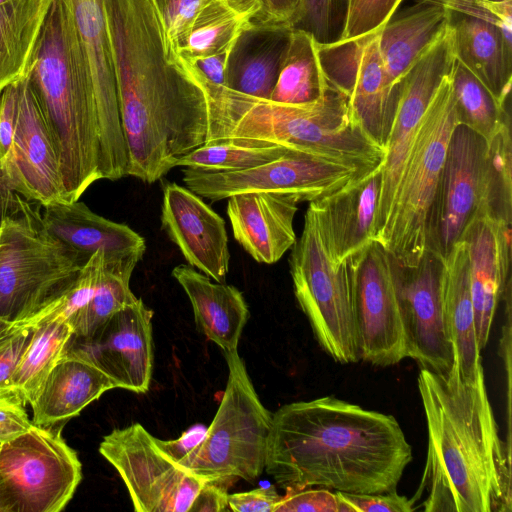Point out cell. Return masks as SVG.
<instances>
[{"instance_id":"11","label":"cell","mask_w":512,"mask_h":512,"mask_svg":"<svg viewBox=\"0 0 512 512\" xmlns=\"http://www.w3.org/2000/svg\"><path fill=\"white\" fill-rule=\"evenodd\" d=\"M99 452L122 478L136 512H188L204 482L139 423L104 436Z\"/></svg>"},{"instance_id":"28","label":"cell","mask_w":512,"mask_h":512,"mask_svg":"<svg viewBox=\"0 0 512 512\" xmlns=\"http://www.w3.org/2000/svg\"><path fill=\"white\" fill-rule=\"evenodd\" d=\"M172 276L188 296L197 328L223 352L238 350V343L249 318L242 292L233 285L212 282L194 267L180 264Z\"/></svg>"},{"instance_id":"46","label":"cell","mask_w":512,"mask_h":512,"mask_svg":"<svg viewBox=\"0 0 512 512\" xmlns=\"http://www.w3.org/2000/svg\"><path fill=\"white\" fill-rule=\"evenodd\" d=\"M25 406L26 403L15 389L0 390L1 443L14 439L33 426Z\"/></svg>"},{"instance_id":"22","label":"cell","mask_w":512,"mask_h":512,"mask_svg":"<svg viewBox=\"0 0 512 512\" xmlns=\"http://www.w3.org/2000/svg\"><path fill=\"white\" fill-rule=\"evenodd\" d=\"M382 165L329 195L309 202L335 263L352 260L374 241Z\"/></svg>"},{"instance_id":"47","label":"cell","mask_w":512,"mask_h":512,"mask_svg":"<svg viewBox=\"0 0 512 512\" xmlns=\"http://www.w3.org/2000/svg\"><path fill=\"white\" fill-rule=\"evenodd\" d=\"M18 80L0 93V164L7 157L16 128L18 115Z\"/></svg>"},{"instance_id":"37","label":"cell","mask_w":512,"mask_h":512,"mask_svg":"<svg viewBox=\"0 0 512 512\" xmlns=\"http://www.w3.org/2000/svg\"><path fill=\"white\" fill-rule=\"evenodd\" d=\"M459 124L490 140L510 121L508 103H501L466 67L455 60L451 74Z\"/></svg>"},{"instance_id":"29","label":"cell","mask_w":512,"mask_h":512,"mask_svg":"<svg viewBox=\"0 0 512 512\" xmlns=\"http://www.w3.org/2000/svg\"><path fill=\"white\" fill-rule=\"evenodd\" d=\"M441 261L443 307L453 347V364L464 379L473 380L483 366L475 330L465 241L459 239Z\"/></svg>"},{"instance_id":"12","label":"cell","mask_w":512,"mask_h":512,"mask_svg":"<svg viewBox=\"0 0 512 512\" xmlns=\"http://www.w3.org/2000/svg\"><path fill=\"white\" fill-rule=\"evenodd\" d=\"M351 261L359 360L387 367L407 358L397 295L398 264L376 241Z\"/></svg>"},{"instance_id":"42","label":"cell","mask_w":512,"mask_h":512,"mask_svg":"<svg viewBox=\"0 0 512 512\" xmlns=\"http://www.w3.org/2000/svg\"><path fill=\"white\" fill-rule=\"evenodd\" d=\"M344 24L339 40L356 39L380 31L403 0H342Z\"/></svg>"},{"instance_id":"19","label":"cell","mask_w":512,"mask_h":512,"mask_svg":"<svg viewBox=\"0 0 512 512\" xmlns=\"http://www.w3.org/2000/svg\"><path fill=\"white\" fill-rule=\"evenodd\" d=\"M441 269V259L427 251L415 267L398 265L396 286L407 358L421 368L444 373L451 369L454 353L443 307Z\"/></svg>"},{"instance_id":"40","label":"cell","mask_w":512,"mask_h":512,"mask_svg":"<svg viewBox=\"0 0 512 512\" xmlns=\"http://www.w3.org/2000/svg\"><path fill=\"white\" fill-rule=\"evenodd\" d=\"M207 0H150L159 22L163 51L171 64L183 48L200 7Z\"/></svg>"},{"instance_id":"8","label":"cell","mask_w":512,"mask_h":512,"mask_svg":"<svg viewBox=\"0 0 512 512\" xmlns=\"http://www.w3.org/2000/svg\"><path fill=\"white\" fill-rule=\"evenodd\" d=\"M228 379L201 441L178 463L203 481L244 479L265 470L272 413L258 397L238 350L224 352Z\"/></svg>"},{"instance_id":"39","label":"cell","mask_w":512,"mask_h":512,"mask_svg":"<svg viewBox=\"0 0 512 512\" xmlns=\"http://www.w3.org/2000/svg\"><path fill=\"white\" fill-rule=\"evenodd\" d=\"M289 30L290 27L272 29L263 49L246 56L237 68H228L225 86L250 96L269 99L288 42Z\"/></svg>"},{"instance_id":"43","label":"cell","mask_w":512,"mask_h":512,"mask_svg":"<svg viewBox=\"0 0 512 512\" xmlns=\"http://www.w3.org/2000/svg\"><path fill=\"white\" fill-rule=\"evenodd\" d=\"M445 9L472 16L498 26L512 41V0H423Z\"/></svg>"},{"instance_id":"41","label":"cell","mask_w":512,"mask_h":512,"mask_svg":"<svg viewBox=\"0 0 512 512\" xmlns=\"http://www.w3.org/2000/svg\"><path fill=\"white\" fill-rule=\"evenodd\" d=\"M344 13L342 0H301L291 28L308 32L320 44L336 42L343 31Z\"/></svg>"},{"instance_id":"35","label":"cell","mask_w":512,"mask_h":512,"mask_svg":"<svg viewBox=\"0 0 512 512\" xmlns=\"http://www.w3.org/2000/svg\"><path fill=\"white\" fill-rule=\"evenodd\" d=\"M105 257V256H104ZM141 259L107 260L92 297L67 322L73 337L83 338L124 306L137 300L130 289L133 270Z\"/></svg>"},{"instance_id":"16","label":"cell","mask_w":512,"mask_h":512,"mask_svg":"<svg viewBox=\"0 0 512 512\" xmlns=\"http://www.w3.org/2000/svg\"><path fill=\"white\" fill-rule=\"evenodd\" d=\"M76 29L86 77L101 131L104 179L128 176V153L121 126L113 60L102 0H64Z\"/></svg>"},{"instance_id":"32","label":"cell","mask_w":512,"mask_h":512,"mask_svg":"<svg viewBox=\"0 0 512 512\" xmlns=\"http://www.w3.org/2000/svg\"><path fill=\"white\" fill-rule=\"evenodd\" d=\"M53 0L0 5V93L24 76Z\"/></svg>"},{"instance_id":"48","label":"cell","mask_w":512,"mask_h":512,"mask_svg":"<svg viewBox=\"0 0 512 512\" xmlns=\"http://www.w3.org/2000/svg\"><path fill=\"white\" fill-rule=\"evenodd\" d=\"M281 496L272 485L229 494L228 504L234 512H274Z\"/></svg>"},{"instance_id":"20","label":"cell","mask_w":512,"mask_h":512,"mask_svg":"<svg viewBox=\"0 0 512 512\" xmlns=\"http://www.w3.org/2000/svg\"><path fill=\"white\" fill-rule=\"evenodd\" d=\"M16 128L0 180L40 206L66 202L57 151L27 73L18 79Z\"/></svg>"},{"instance_id":"45","label":"cell","mask_w":512,"mask_h":512,"mask_svg":"<svg viewBox=\"0 0 512 512\" xmlns=\"http://www.w3.org/2000/svg\"><path fill=\"white\" fill-rule=\"evenodd\" d=\"M336 492V491H335ZM341 512H412L415 501L396 490L377 494L336 492Z\"/></svg>"},{"instance_id":"21","label":"cell","mask_w":512,"mask_h":512,"mask_svg":"<svg viewBox=\"0 0 512 512\" xmlns=\"http://www.w3.org/2000/svg\"><path fill=\"white\" fill-rule=\"evenodd\" d=\"M161 225L190 266L223 283L230 252L224 219L202 197L174 182L163 186Z\"/></svg>"},{"instance_id":"33","label":"cell","mask_w":512,"mask_h":512,"mask_svg":"<svg viewBox=\"0 0 512 512\" xmlns=\"http://www.w3.org/2000/svg\"><path fill=\"white\" fill-rule=\"evenodd\" d=\"M317 51L308 32L290 28L270 100L286 104L310 103L329 89Z\"/></svg>"},{"instance_id":"36","label":"cell","mask_w":512,"mask_h":512,"mask_svg":"<svg viewBox=\"0 0 512 512\" xmlns=\"http://www.w3.org/2000/svg\"><path fill=\"white\" fill-rule=\"evenodd\" d=\"M289 150L247 138H220L204 143L180 158L177 166L209 173L245 170L263 165Z\"/></svg>"},{"instance_id":"6","label":"cell","mask_w":512,"mask_h":512,"mask_svg":"<svg viewBox=\"0 0 512 512\" xmlns=\"http://www.w3.org/2000/svg\"><path fill=\"white\" fill-rule=\"evenodd\" d=\"M88 260L48 233L38 207L0 180V320L37 316Z\"/></svg>"},{"instance_id":"26","label":"cell","mask_w":512,"mask_h":512,"mask_svg":"<svg viewBox=\"0 0 512 512\" xmlns=\"http://www.w3.org/2000/svg\"><path fill=\"white\" fill-rule=\"evenodd\" d=\"M114 388V381L98 367L65 349L30 404L32 423L41 427L64 425Z\"/></svg>"},{"instance_id":"1","label":"cell","mask_w":512,"mask_h":512,"mask_svg":"<svg viewBox=\"0 0 512 512\" xmlns=\"http://www.w3.org/2000/svg\"><path fill=\"white\" fill-rule=\"evenodd\" d=\"M128 176L154 183L207 139L201 92L164 55L150 0H102Z\"/></svg>"},{"instance_id":"53","label":"cell","mask_w":512,"mask_h":512,"mask_svg":"<svg viewBox=\"0 0 512 512\" xmlns=\"http://www.w3.org/2000/svg\"><path fill=\"white\" fill-rule=\"evenodd\" d=\"M12 324H14V323H8V322L0 320V332Z\"/></svg>"},{"instance_id":"23","label":"cell","mask_w":512,"mask_h":512,"mask_svg":"<svg viewBox=\"0 0 512 512\" xmlns=\"http://www.w3.org/2000/svg\"><path fill=\"white\" fill-rule=\"evenodd\" d=\"M460 239L468 248L475 330L482 350L488 343L498 303L510 284L511 225L477 215Z\"/></svg>"},{"instance_id":"2","label":"cell","mask_w":512,"mask_h":512,"mask_svg":"<svg viewBox=\"0 0 512 512\" xmlns=\"http://www.w3.org/2000/svg\"><path fill=\"white\" fill-rule=\"evenodd\" d=\"M411 460L392 415L334 396L292 402L272 414L265 470L283 489L385 493L396 490Z\"/></svg>"},{"instance_id":"4","label":"cell","mask_w":512,"mask_h":512,"mask_svg":"<svg viewBox=\"0 0 512 512\" xmlns=\"http://www.w3.org/2000/svg\"><path fill=\"white\" fill-rule=\"evenodd\" d=\"M174 67L203 96L208 123L206 142L220 138L256 139L362 170H372L384 162L385 149L353 122L348 97L330 84L314 102L286 104L216 84L182 58Z\"/></svg>"},{"instance_id":"13","label":"cell","mask_w":512,"mask_h":512,"mask_svg":"<svg viewBox=\"0 0 512 512\" xmlns=\"http://www.w3.org/2000/svg\"><path fill=\"white\" fill-rule=\"evenodd\" d=\"M368 171L290 151L245 170L209 173L184 168L182 172L186 187L212 202L248 192L290 194L311 202Z\"/></svg>"},{"instance_id":"10","label":"cell","mask_w":512,"mask_h":512,"mask_svg":"<svg viewBox=\"0 0 512 512\" xmlns=\"http://www.w3.org/2000/svg\"><path fill=\"white\" fill-rule=\"evenodd\" d=\"M63 425H34L1 443L0 474L10 488L17 512H60L82 479L78 455L61 435Z\"/></svg>"},{"instance_id":"5","label":"cell","mask_w":512,"mask_h":512,"mask_svg":"<svg viewBox=\"0 0 512 512\" xmlns=\"http://www.w3.org/2000/svg\"><path fill=\"white\" fill-rule=\"evenodd\" d=\"M52 136L66 202L104 179L102 141L70 10L53 0L27 71Z\"/></svg>"},{"instance_id":"34","label":"cell","mask_w":512,"mask_h":512,"mask_svg":"<svg viewBox=\"0 0 512 512\" xmlns=\"http://www.w3.org/2000/svg\"><path fill=\"white\" fill-rule=\"evenodd\" d=\"M72 336L67 320L52 311L35 325L13 375V386L26 405L33 402Z\"/></svg>"},{"instance_id":"14","label":"cell","mask_w":512,"mask_h":512,"mask_svg":"<svg viewBox=\"0 0 512 512\" xmlns=\"http://www.w3.org/2000/svg\"><path fill=\"white\" fill-rule=\"evenodd\" d=\"M379 32L356 39L317 43V51L328 83L348 97L353 122L384 148L398 85L392 86L386 74L379 50Z\"/></svg>"},{"instance_id":"54","label":"cell","mask_w":512,"mask_h":512,"mask_svg":"<svg viewBox=\"0 0 512 512\" xmlns=\"http://www.w3.org/2000/svg\"><path fill=\"white\" fill-rule=\"evenodd\" d=\"M7 1H9V0H0V5L6 3Z\"/></svg>"},{"instance_id":"18","label":"cell","mask_w":512,"mask_h":512,"mask_svg":"<svg viewBox=\"0 0 512 512\" xmlns=\"http://www.w3.org/2000/svg\"><path fill=\"white\" fill-rule=\"evenodd\" d=\"M152 318L153 311L137 298L89 336H72L66 349L98 367L117 388L145 393L153 371Z\"/></svg>"},{"instance_id":"50","label":"cell","mask_w":512,"mask_h":512,"mask_svg":"<svg viewBox=\"0 0 512 512\" xmlns=\"http://www.w3.org/2000/svg\"><path fill=\"white\" fill-rule=\"evenodd\" d=\"M301 0H261L263 8L257 20L259 29L290 27Z\"/></svg>"},{"instance_id":"25","label":"cell","mask_w":512,"mask_h":512,"mask_svg":"<svg viewBox=\"0 0 512 512\" xmlns=\"http://www.w3.org/2000/svg\"><path fill=\"white\" fill-rule=\"evenodd\" d=\"M48 233L86 258L103 252L107 260L142 259L145 240L126 224L94 213L85 203L60 202L43 207Z\"/></svg>"},{"instance_id":"27","label":"cell","mask_w":512,"mask_h":512,"mask_svg":"<svg viewBox=\"0 0 512 512\" xmlns=\"http://www.w3.org/2000/svg\"><path fill=\"white\" fill-rule=\"evenodd\" d=\"M447 11L455 60L466 67L501 103L509 102L512 41L490 22Z\"/></svg>"},{"instance_id":"7","label":"cell","mask_w":512,"mask_h":512,"mask_svg":"<svg viewBox=\"0 0 512 512\" xmlns=\"http://www.w3.org/2000/svg\"><path fill=\"white\" fill-rule=\"evenodd\" d=\"M451 74L442 81L421 119L390 218L376 240L402 268L415 267L427 252L430 216L450 137L459 124Z\"/></svg>"},{"instance_id":"15","label":"cell","mask_w":512,"mask_h":512,"mask_svg":"<svg viewBox=\"0 0 512 512\" xmlns=\"http://www.w3.org/2000/svg\"><path fill=\"white\" fill-rule=\"evenodd\" d=\"M455 57L449 30L405 73L385 142L374 241L382 234L391 215L399 181L421 119L442 81L454 67Z\"/></svg>"},{"instance_id":"17","label":"cell","mask_w":512,"mask_h":512,"mask_svg":"<svg viewBox=\"0 0 512 512\" xmlns=\"http://www.w3.org/2000/svg\"><path fill=\"white\" fill-rule=\"evenodd\" d=\"M486 149L487 141L472 129L454 128L428 226L427 251L441 260L478 210Z\"/></svg>"},{"instance_id":"52","label":"cell","mask_w":512,"mask_h":512,"mask_svg":"<svg viewBox=\"0 0 512 512\" xmlns=\"http://www.w3.org/2000/svg\"><path fill=\"white\" fill-rule=\"evenodd\" d=\"M0 512H17L16 500L0 474Z\"/></svg>"},{"instance_id":"31","label":"cell","mask_w":512,"mask_h":512,"mask_svg":"<svg viewBox=\"0 0 512 512\" xmlns=\"http://www.w3.org/2000/svg\"><path fill=\"white\" fill-rule=\"evenodd\" d=\"M262 8L261 0H207L177 56L192 64L211 56H232L240 38L257 28Z\"/></svg>"},{"instance_id":"24","label":"cell","mask_w":512,"mask_h":512,"mask_svg":"<svg viewBox=\"0 0 512 512\" xmlns=\"http://www.w3.org/2000/svg\"><path fill=\"white\" fill-rule=\"evenodd\" d=\"M227 215L234 239L258 263L274 264L296 242V196L248 192L227 198Z\"/></svg>"},{"instance_id":"3","label":"cell","mask_w":512,"mask_h":512,"mask_svg":"<svg viewBox=\"0 0 512 512\" xmlns=\"http://www.w3.org/2000/svg\"><path fill=\"white\" fill-rule=\"evenodd\" d=\"M418 390L428 446L415 503L425 512L511 511L510 447L500 437L484 371L464 379L421 368Z\"/></svg>"},{"instance_id":"49","label":"cell","mask_w":512,"mask_h":512,"mask_svg":"<svg viewBox=\"0 0 512 512\" xmlns=\"http://www.w3.org/2000/svg\"><path fill=\"white\" fill-rule=\"evenodd\" d=\"M232 480L204 481L188 512H223L230 511L228 489Z\"/></svg>"},{"instance_id":"38","label":"cell","mask_w":512,"mask_h":512,"mask_svg":"<svg viewBox=\"0 0 512 512\" xmlns=\"http://www.w3.org/2000/svg\"><path fill=\"white\" fill-rule=\"evenodd\" d=\"M488 216L511 225L512 145L510 121L487 141L481 199L474 216Z\"/></svg>"},{"instance_id":"30","label":"cell","mask_w":512,"mask_h":512,"mask_svg":"<svg viewBox=\"0 0 512 512\" xmlns=\"http://www.w3.org/2000/svg\"><path fill=\"white\" fill-rule=\"evenodd\" d=\"M448 29V11L440 4L417 2L393 15L379 32V50L392 86Z\"/></svg>"},{"instance_id":"51","label":"cell","mask_w":512,"mask_h":512,"mask_svg":"<svg viewBox=\"0 0 512 512\" xmlns=\"http://www.w3.org/2000/svg\"><path fill=\"white\" fill-rule=\"evenodd\" d=\"M206 429L194 427L186 431L180 438L175 440H161L157 438L158 444L175 461L183 458L195 445H197L204 436Z\"/></svg>"},{"instance_id":"9","label":"cell","mask_w":512,"mask_h":512,"mask_svg":"<svg viewBox=\"0 0 512 512\" xmlns=\"http://www.w3.org/2000/svg\"><path fill=\"white\" fill-rule=\"evenodd\" d=\"M289 267L298 305L322 349L342 364L359 360L352 264H338L331 259L310 206L301 236L291 248Z\"/></svg>"},{"instance_id":"44","label":"cell","mask_w":512,"mask_h":512,"mask_svg":"<svg viewBox=\"0 0 512 512\" xmlns=\"http://www.w3.org/2000/svg\"><path fill=\"white\" fill-rule=\"evenodd\" d=\"M274 512H341L335 491L319 487L287 488Z\"/></svg>"},{"instance_id":"55","label":"cell","mask_w":512,"mask_h":512,"mask_svg":"<svg viewBox=\"0 0 512 512\" xmlns=\"http://www.w3.org/2000/svg\"><path fill=\"white\" fill-rule=\"evenodd\" d=\"M0 446H1V442H0Z\"/></svg>"}]
</instances>
